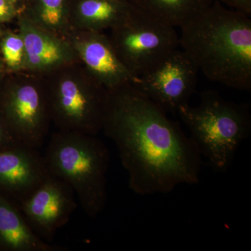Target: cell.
I'll use <instances>...</instances> for the list:
<instances>
[{"mask_svg": "<svg viewBox=\"0 0 251 251\" xmlns=\"http://www.w3.org/2000/svg\"><path fill=\"white\" fill-rule=\"evenodd\" d=\"M102 131L116 145L136 194H166L200 182L202 157L189 137L133 85L108 91Z\"/></svg>", "mask_w": 251, "mask_h": 251, "instance_id": "1", "label": "cell"}, {"mask_svg": "<svg viewBox=\"0 0 251 251\" xmlns=\"http://www.w3.org/2000/svg\"><path fill=\"white\" fill-rule=\"evenodd\" d=\"M179 28V45L198 71L209 80L251 90L250 16L214 1Z\"/></svg>", "mask_w": 251, "mask_h": 251, "instance_id": "2", "label": "cell"}, {"mask_svg": "<svg viewBox=\"0 0 251 251\" xmlns=\"http://www.w3.org/2000/svg\"><path fill=\"white\" fill-rule=\"evenodd\" d=\"M44 156L50 175L72 187L87 216L95 219L108 200L110 151L97 135L57 130Z\"/></svg>", "mask_w": 251, "mask_h": 251, "instance_id": "3", "label": "cell"}, {"mask_svg": "<svg viewBox=\"0 0 251 251\" xmlns=\"http://www.w3.org/2000/svg\"><path fill=\"white\" fill-rule=\"evenodd\" d=\"M177 113L201 157L216 173H227L239 148L250 136L249 105L229 101L214 91H206L198 105L188 103Z\"/></svg>", "mask_w": 251, "mask_h": 251, "instance_id": "4", "label": "cell"}, {"mask_svg": "<svg viewBox=\"0 0 251 251\" xmlns=\"http://www.w3.org/2000/svg\"><path fill=\"white\" fill-rule=\"evenodd\" d=\"M42 77L51 122L57 130L93 135L102 131L108 90L80 62Z\"/></svg>", "mask_w": 251, "mask_h": 251, "instance_id": "5", "label": "cell"}, {"mask_svg": "<svg viewBox=\"0 0 251 251\" xmlns=\"http://www.w3.org/2000/svg\"><path fill=\"white\" fill-rule=\"evenodd\" d=\"M10 73L0 112L16 143L38 150L52 124L44 79L25 71Z\"/></svg>", "mask_w": 251, "mask_h": 251, "instance_id": "6", "label": "cell"}, {"mask_svg": "<svg viewBox=\"0 0 251 251\" xmlns=\"http://www.w3.org/2000/svg\"><path fill=\"white\" fill-rule=\"evenodd\" d=\"M108 36L126 67L138 77L158 67L179 46L176 28L137 11Z\"/></svg>", "mask_w": 251, "mask_h": 251, "instance_id": "7", "label": "cell"}, {"mask_svg": "<svg viewBox=\"0 0 251 251\" xmlns=\"http://www.w3.org/2000/svg\"><path fill=\"white\" fill-rule=\"evenodd\" d=\"M198 72L184 51L176 49L133 86L166 112H178L196 91Z\"/></svg>", "mask_w": 251, "mask_h": 251, "instance_id": "8", "label": "cell"}, {"mask_svg": "<svg viewBox=\"0 0 251 251\" xmlns=\"http://www.w3.org/2000/svg\"><path fill=\"white\" fill-rule=\"evenodd\" d=\"M75 196L65 181L50 175L18 208L31 229L49 243L76 209Z\"/></svg>", "mask_w": 251, "mask_h": 251, "instance_id": "9", "label": "cell"}, {"mask_svg": "<svg viewBox=\"0 0 251 251\" xmlns=\"http://www.w3.org/2000/svg\"><path fill=\"white\" fill-rule=\"evenodd\" d=\"M65 39L91 75L108 91L134 85L135 76L119 57L110 37L103 31L71 29Z\"/></svg>", "mask_w": 251, "mask_h": 251, "instance_id": "10", "label": "cell"}, {"mask_svg": "<svg viewBox=\"0 0 251 251\" xmlns=\"http://www.w3.org/2000/svg\"><path fill=\"white\" fill-rule=\"evenodd\" d=\"M50 175L38 150L16 143L0 150V191L20 205Z\"/></svg>", "mask_w": 251, "mask_h": 251, "instance_id": "11", "label": "cell"}, {"mask_svg": "<svg viewBox=\"0 0 251 251\" xmlns=\"http://www.w3.org/2000/svg\"><path fill=\"white\" fill-rule=\"evenodd\" d=\"M18 31L25 48V72L43 75L59 68L79 62L69 41L32 22L20 13Z\"/></svg>", "mask_w": 251, "mask_h": 251, "instance_id": "12", "label": "cell"}, {"mask_svg": "<svg viewBox=\"0 0 251 251\" xmlns=\"http://www.w3.org/2000/svg\"><path fill=\"white\" fill-rule=\"evenodd\" d=\"M135 12L127 0H72L71 29L104 32L123 24Z\"/></svg>", "mask_w": 251, "mask_h": 251, "instance_id": "13", "label": "cell"}, {"mask_svg": "<svg viewBox=\"0 0 251 251\" xmlns=\"http://www.w3.org/2000/svg\"><path fill=\"white\" fill-rule=\"evenodd\" d=\"M0 250L63 251L51 245L31 229L18 206L0 194Z\"/></svg>", "mask_w": 251, "mask_h": 251, "instance_id": "14", "label": "cell"}, {"mask_svg": "<svg viewBox=\"0 0 251 251\" xmlns=\"http://www.w3.org/2000/svg\"><path fill=\"white\" fill-rule=\"evenodd\" d=\"M140 14L172 27L183 25L210 6L214 0H127Z\"/></svg>", "mask_w": 251, "mask_h": 251, "instance_id": "15", "label": "cell"}, {"mask_svg": "<svg viewBox=\"0 0 251 251\" xmlns=\"http://www.w3.org/2000/svg\"><path fill=\"white\" fill-rule=\"evenodd\" d=\"M72 0H24L21 14L38 25L65 38L70 31ZM19 13V14H20Z\"/></svg>", "mask_w": 251, "mask_h": 251, "instance_id": "16", "label": "cell"}, {"mask_svg": "<svg viewBox=\"0 0 251 251\" xmlns=\"http://www.w3.org/2000/svg\"><path fill=\"white\" fill-rule=\"evenodd\" d=\"M1 60L10 72H23L25 66V48L18 31L5 34L1 43Z\"/></svg>", "mask_w": 251, "mask_h": 251, "instance_id": "17", "label": "cell"}, {"mask_svg": "<svg viewBox=\"0 0 251 251\" xmlns=\"http://www.w3.org/2000/svg\"><path fill=\"white\" fill-rule=\"evenodd\" d=\"M14 137L5 122L2 115L0 112V150L9 148L16 144Z\"/></svg>", "mask_w": 251, "mask_h": 251, "instance_id": "18", "label": "cell"}, {"mask_svg": "<svg viewBox=\"0 0 251 251\" xmlns=\"http://www.w3.org/2000/svg\"><path fill=\"white\" fill-rule=\"evenodd\" d=\"M19 11L14 5L6 0H0V22L17 18Z\"/></svg>", "mask_w": 251, "mask_h": 251, "instance_id": "19", "label": "cell"}, {"mask_svg": "<svg viewBox=\"0 0 251 251\" xmlns=\"http://www.w3.org/2000/svg\"><path fill=\"white\" fill-rule=\"evenodd\" d=\"M219 1L233 8L236 11L251 16V0H219Z\"/></svg>", "mask_w": 251, "mask_h": 251, "instance_id": "20", "label": "cell"}, {"mask_svg": "<svg viewBox=\"0 0 251 251\" xmlns=\"http://www.w3.org/2000/svg\"><path fill=\"white\" fill-rule=\"evenodd\" d=\"M6 1L14 5L19 11V13L22 11L23 5H24V0H6Z\"/></svg>", "mask_w": 251, "mask_h": 251, "instance_id": "21", "label": "cell"}, {"mask_svg": "<svg viewBox=\"0 0 251 251\" xmlns=\"http://www.w3.org/2000/svg\"><path fill=\"white\" fill-rule=\"evenodd\" d=\"M1 35H3V32L2 30H1V29H0V36H1Z\"/></svg>", "mask_w": 251, "mask_h": 251, "instance_id": "22", "label": "cell"}]
</instances>
